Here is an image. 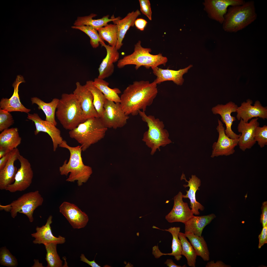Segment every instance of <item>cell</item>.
Listing matches in <instances>:
<instances>
[{"label": "cell", "mask_w": 267, "mask_h": 267, "mask_svg": "<svg viewBox=\"0 0 267 267\" xmlns=\"http://www.w3.org/2000/svg\"><path fill=\"white\" fill-rule=\"evenodd\" d=\"M158 93L157 84L154 81L134 82L124 90L120 97V105L127 115L135 116L139 111H145L153 103Z\"/></svg>", "instance_id": "1"}, {"label": "cell", "mask_w": 267, "mask_h": 267, "mask_svg": "<svg viewBox=\"0 0 267 267\" xmlns=\"http://www.w3.org/2000/svg\"><path fill=\"white\" fill-rule=\"evenodd\" d=\"M59 146L67 149L70 154L68 162L66 160L59 168L60 174L67 176L70 173L66 181L74 182L77 181L78 185L81 186L87 181L93 172L91 167L83 163L81 156V146H70L63 140Z\"/></svg>", "instance_id": "2"}, {"label": "cell", "mask_w": 267, "mask_h": 267, "mask_svg": "<svg viewBox=\"0 0 267 267\" xmlns=\"http://www.w3.org/2000/svg\"><path fill=\"white\" fill-rule=\"evenodd\" d=\"M257 18L253 1H245L241 5L230 6L224 16L223 28L226 32L235 33L245 28Z\"/></svg>", "instance_id": "3"}, {"label": "cell", "mask_w": 267, "mask_h": 267, "mask_svg": "<svg viewBox=\"0 0 267 267\" xmlns=\"http://www.w3.org/2000/svg\"><path fill=\"white\" fill-rule=\"evenodd\" d=\"M107 129L99 117H92L88 118L70 131L69 134L70 138L80 144L82 151H84L92 145L103 139Z\"/></svg>", "instance_id": "4"}, {"label": "cell", "mask_w": 267, "mask_h": 267, "mask_svg": "<svg viewBox=\"0 0 267 267\" xmlns=\"http://www.w3.org/2000/svg\"><path fill=\"white\" fill-rule=\"evenodd\" d=\"M55 113L63 128L69 131L85 120L79 102L73 93L62 94Z\"/></svg>", "instance_id": "5"}, {"label": "cell", "mask_w": 267, "mask_h": 267, "mask_svg": "<svg viewBox=\"0 0 267 267\" xmlns=\"http://www.w3.org/2000/svg\"><path fill=\"white\" fill-rule=\"evenodd\" d=\"M138 113L148 127L147 131L143 134L142 140L151 148V155H153L157 150L160 151V147H164L172 142L162 121L153 115H147L145 111H139Z\"/></svg>", "instance_id": "6"}, {"label": "cell", "mask_w": 267, "mask_h": 267, "mask_svg": "<svg viewBox=\"0 0 267 267\" xmlns=\"http://www.w3.org/2000/svg\"><path fill=\"white\" fill-rule=\"evenodd\" d=\"M151 51L150 48L142 46L141 41H139L134 45L133 52L118 60L117 66L121 68L127 65H134L135 69L137 70L142 66L149 69L161 65L165 66L167 58L160 53L152 54L150 53Z\"/></svg>", "instance_id": "7"}, {"label": "cell", "mask_w": 267, "mask_h": 267, "mask_svg": "<svg viewBox=\"0 0 267 267\" xmlns=\"http://www.w3.org/2000/svg\"><path fill=\"white\" fill-rule=\"evenodd\" d=\"M43 201L39 191L36 190L23 194L8 205H0V209L10 212L13 218L16 217L18 213L23 214L28 217L30 222H32L34 211L42 204Z\"/></svg>", "instance_id": "8"}, {"label": "cell", "mask_w": 267, "mask_h": 267, "mask_svg": "<svg viewBox=\"0 0 267 267\" xmlns=\"http://www.w3.org/2000/svg\"><path fill=\"white\" fill-rule=\"evenodd\" d=\"M99 118L105 127L115 129L124 126L129 117L123 110L120 103L106 99L102 115Z\"/></svg>", "instance_id": "9"}, {"label": "cell", "mask_w": 267, "mask_h": 267, "mask_svg": "<svg viewBox=\"0 0 267 267\" xmlns=\"http://www.w3.org/2000/svg\"><path fill=\"white\" fill-rule=\"evenodd\" d=\"M18 160L20 163V166L16 173L14 181L5 189L12 193L26 189L31 184L33 176V172L29 160L20 154Z\"/></svg>", "instance_id": "10"}, {"label": "cell", "mask_w": 267, "mask_h": 267, "mask_svg": "<svg viewBox=\"0 0 267 267\" xmlns=\"http://www.w3.org/2000/svg\"><path fill=\"white\" fill-rule=\"evenodd\" d=\"M218 125L216 129L219 134L217 141L214 143L211 157L220 156H228L233 154L234 149L238 145V138L232 139L226 134L225 128L221 121L218 119Z\"/></svg>", "instance_id": "11"}, {"label": "cell", "mask_w": 267, "mask_h": 267, "mask_svg": "<svg viewBox=\"0 0 267 267\" xmlns=\"http://www.w3.org/2000/svg\"><path fill=\"white\" fill-rule=\"evenodd\" d=\"M245 2L243 0H206L203 3L209 17L222 24L229 6L242 5Z\"/></svg>", "instance_id": "12"}, {"label": "cell", "mask_w": 267, "mask_h": 267, "mask_svg": "<svg viewBox=\"0 0 267 267\" xmlns=\"http://www.w3.org/2000/svg\"><path fill=\"white\" fill-rule=\"evenodd\" d=\"M59 209L74 229L84 228L89 221L88 215L74 204L64 201L60 206Z\"/></svg>", "instance_id": "13"}, {"label": "cell", "mask_w": 267, "mask_h": 267, "mask_svg": "<svg viewBox=\"0 0 267 267\" xmlns=\"http://www.w3.org/2000/svg\"><path fill=\"white\" fill-rule=\"evenodd\" d=\"M76 87L73 93L75 95L82 111L85 120L92 117H99L93 104V97L85 85L79 82L76 83Z\"/></svg>", "instance_id": "14"}, {"label": "cell", "mask_w": 267, "mask_h": 267, "mask_svg": "<svg viewBox=\"0 0 267 267\" xmlns=\"http://www.w3.org/2000/svg\"><path fill=\"white\" fill-rule=\"evenodd\" d=\"M27 118L34 123L36 127L34 131L35 135L43 132L47 133L50 136L52 141L53 150L55 151L63 140L60 130L49 122L42 119L37 113H28Z\"/></svg>", "instance_id": "15"}, {"label": "cell", "mask_w": 267, "mask_h": 267, "mask_svg": "<svg viewBox=\"0 0 267 267\" xmlns=\"http://www.w3.org/2000/svg\"><path fill=\"white\" fill-rule=\"evenodd\" d=\"M183 196L182 193L180 191L174 197L173 207L165 217L169 222H179L184 224L194 216L187 203L183 201Z\"/></svg>", "instance_id": "16"}, {"label": "cell", "mask_w": 267, "mask_h": 267, "mask_svg": "<svg viewBox=\"0 0 267 267\" xmlns=\"http://www.w3.org/2000/svg\"><path fill=\"white\" fill-rule=\"evenodd\" d=\"M258 118L252 119L248 122H245L241 119L238 124V131L241 133L238 138V145L242 151L251 149L255 144L254 138V133L256 127L259 126Z\"/></svg>", "instance_id": "17"}, {"label": "cell", "mask_w": 267, "mask_h": 267, "mask_svg": "<svg viewBox=\"0 0 267 267\" xmlns=\"http://www.w3.org/2000/svg\"><path fill=\"white\" fill-rule=\"evenodd\" d=\"M238 106L235 103L230 101L225 105L218 104L213 107L211 109L214 114H219L221 117V120L225 125V130L226 135L232 139L238 138L241 134H237L232 130L231 127L233 122L236 120L235 117L231 115L232 112H236Z\"/></svg>", "instance_id": "18"}, {"label": "cell", "mask_w": 267, "mask_h": 267, "mask_svg": "<svg viewBox=\"0 0 267 267\" xmlns=\"http://www.w3.org/2000/svg\"><path fill=\"white\" fill-rule=\"evenodd\" d=\"M252 101L249 99L238 107L236 111L238 120L242 119L247 123L253 118L259 117L264 120L267 118V107L263 106L258 100L255 101L253 106L252 105Z\"/></svg>", "instance_id": "19"}, {"label": "cell", "mask_w": 267, "mask_h": 267, "mask_svg": "<svg viewBox=\"0 0 267 267\" xmlns=\"http://www.w3.org/2000/svg\"><path fill=\"white\" fill-rule=\"evenodd\" d=\"M25 81L23 77L21 75L17 76L13 84L14 91L12 95L9 98H2L0 102V109L10 112L20 111L28 113L31 110L24 107L21 103L18 94L19 87L20 84Z\"/></svg>", "instance_id": "20"}, {"label": "cell", "mask_w": 267, "mask_h": 267, "mask_svg": "<svg viewBox=\"0 0 267 267\" xmlns=\"http://www.w3.org/2000/svg\"><path fill=\"white\" fill-rule=\"evenodd\" d=\"M52 216H50L45 225L40 227H37L36 232L31 234L32 237L35 238L33 241L34 244L45 245L51 243L57 244L65 243L66 239L64 237L60 235L56 237L52 234L50 226L52 223Z\"/></svg>", "instance_id": "21"}, {"label": "cell", "mask_w": 267, "mask_h": 267, "mask_svg": "<svg viewBox=\"0 0 267 267\" xmlns=\"http://www.w3.org/2000/svg\"><path fill=\"white\" fill-rule=\"evenodd\" d=\"M100 44L105 47L107 51L106 56L98 69L99 74L98 78L104 79L110 76L113 72L114 63L118 61L119 55L116 46L106 45L104 42H100Z\"/></svg>", "instance_id": "22"}, {"label": "cell", "mask_w": 267, "mask_h": 267, "mask_svg": "<svg viewBox=\"0 0 267 267\" xmlns=\"http://www.w3.org/2000/svg\"><path fill=\"white\" fill-rule=\"evenodd\" d=\"M20 155L16 148L10 152L8 160L4 167L0 170V189L5 190L9 185L13 183L18 170L14 165Z\"/></svg>", "instance_id": "23"}, {"label": "cell", "mask_w": 267, "mask_h": 267, "mask_svg": "<svg viewBox=\"0 0 267 267\" xmlns=\"http://www.w3.org/2000/svg\"><path fill=\"white\" fill-rule=\"evenodd\" d=\"M192 67L190 65L187 67L178 70H174L168 69H162L156 67H152L153 72L156 77L154 80L157 84L166 81H172L178 85H182L184 81L183 75L187 73L188 69Z\"/></svg>", "instance_id": "24"}, {"label": "cell", "mask_w": 267, "mask_h": 267, "mask_svg": "<svg viewBox=\"0 0 267 267\" xmlns=\"http://www.w3.org/2000/svg\"><path fill=\"white\" fill-rule=\"evenodd\" d=\"M181 177L188 183L187 185H184V187L185 188L189 187V190H186V195H183V198H188L190 200V207L193 214L199 215L200 214L199 210L203 211L204 209V206L197 201L196 197V193L197 191L199 190V188L201 184V181L195 175H192L191 178H189V181L186 180L183 174L182 175Z\"/></svg>", "instance_id": "25"}, {"label": "cell", "mask_w": 267, "mask_h": 267, "mask_svg": "<svg viewBox=\"0 0 267 267\" xmlns=\"http://www.w3.org/2000/svg\"><path fill=\"white\" fill-rule=\"evenodd\" d=\"M152 228L168 231L171 233L172 236V252L170 253H164L159 250L158 245H155L152 248V254L156 258H158L163 255H169L173 256L177 261H179L182 257L181 253L182 247L180 241L178 237V234L180 231V228L179 227H171L168 229H163L154 226Z\"/></svg>", "instance_id": "26"}, {"label": "cell", "mask_w": 267, "mask_h": 267, "mask_svg": "<svg viewBox=\"0 0 267 267\" xmlns=\"http://www.w3.org/2000/svg\"><path fill=\"white\" fill-rule=\"evenodd\" d=\"M141 15L140 11L137 9L135 11L129 12L123 18L121 19L118 17L112 22L116 25L117 29L118 41L116 47L117 50L123 45L122 41L125 35L130 28L133 27L137 18Z\"/></svg>", "instance_id": "27"}, {"label": "cell", "mask_w": 267, "mask_h": 267, "mask_svg": "<svg viewBox=\"0 0 267 267\" xmlns=\"http://www.w3.org/2000/svg\"><path fill=\"white\" fill-rule=\"evenodd\" d=\"M216 217L214 214L200 216H194L184 223L185 232L192 233L201 236L204 228Z\"/></svg>", "instance_id": "28"}, {"label": "cell", "mask_w": 267, "mask_h": 267, "mask_svg": "<svg viewBox=\"0 0 267 267\" xmlns=\"http://www.w3.org/2000/svg\"><path fill=\"white\" fill-rule=\"evenodd\" d=\"M21 139L18 128L6 129L0 134V148H3L11 151L17 148L21 143Z\"/></svg>", "instance_id": "29"}, {"label": "cell", "mask_w": 267, "mask_h": 267, "mask_svg": "<svg viewBox=\"0 0 267 267\" xmlns=\"http://www.w3.org/2000/svg\"><path fill=\"white\" fill-rule=\"evenodd\" d=\"M31 100L32 104H36L38 106V109L43 111L46 116V121L55 126L57 125V123L55 118V112L59 99L54 98L51 102L46 103L39 98L34 97L31 98Z\"/></svg>", "instance_id": "30"}, {"label": "cell", "mask_w": 267, "mask_h": 267, "mask_svg": "<svg viewBox=\"0 0 267 267\" xmlns=\"http://www.w3.org/2000/svg\"><path fill=\"white\" fill-rule=\"evenodd\" d=\"M184 233L189 240L197 256L201 257L204 261H209L210 253L206 243L203 236H197L189 232H185Z\"/></svg>", "instance_id": "31"}, {"label": "cell", "mask_w": 267, "mask_h": 267, "mask_svg": "<svg viewBox=\"0 0 267 267\" xmlns=\"http://www.w3.org/2000/svg\"><path fill=\"white\" fill-rule=\"evenodd\" d=\"M97 15L91 13L89 15L82 17H78L74 23V25H86L90 26L96 30L104 26L108 23L115 20V18L113 15L109 18V15L103 17L102 18L97 19H93V18Z\"/></svg>", "instance_id": "32"}, {"label": "cell", "mask_w": 267, "mask_h": 267, "mask_svg": "<svg viewBox=\"0 0 267 267\" xmlns=\"http://www.w3.org/2000/svg\"><path fill=\"white\" fill-rule=\"evenodd\" d=\"M93 83L102 93L107 99L115 103H120V98L118 94L120 93L121 91L119 89L110 88L108 86V82L104 79L98 77L93 81Z\"/></svg>", "instance_id": "33"}, {"label": "cell", "mask_w": 267, "mask_h": 267, "mask_svg": "<svg viewBox=\"0 0 267 267\" xmlns=\"http://www.w3.org/2000/svg\"><path fill=\"white\" fill-rule=\"evenodd\" d=\"M182 247V255L186 258L188 266L195 267L197 255L193 246L188 241L184 233L179 232L178 234Z\"/></svg>", "instance_id": "34"}, {"label": "cell", "mask_w": 267, "mask_h": 267, "mask_svg": "<svg viewBox=\"0 0 267 267\" xmlns=\"http://www.w3.org/2000/svg\"><path fill=\"white\" fill-rule=\"evenodd\" d=\"M85 85L92 94L94 106L100 117L102 115L106 99L101 91L93 85L92 81H87Z\"/></svg>", "instance_id": "35"}, {"label": "cell", "mask_w": 267, "mask_h": 267, "mask_svg": "<svg viewBox=\"0 0 267 267\" xmlns=\"http://www.w3.org/2000/svg\"><path fill=\"white\" fill-rule=\"evenodd\" d=\"M97 31L100 39L108 42L111 46H116L118 41V32L116 25L107 24L98 29Z\"/></svg>", "instance_id": "36"}, {"label": "cell", "mask_w": 267, "mask_h": 267, "mask_svg": "<svg viewBox=\"0 0 267 267\" xmlns=\"http://www.w3.org/2000/svg\"><path fill=\"white\" fill-rule=\"evenodd\" d=\"M57 244L51 243L44 245L46 253L45 259L47 267H61L63 261L60 259L57 250Z\"/></svg>", "instance_id": "37"}, {"label": "cell", "mask_w": 267, "mask_h": 267, "mask_svg": "<svg viewBox=\"0 0 267 267\" xmlns=\"http://www.w3.org/2000/svg\"><path fill=\"white\" fill-rule=\"evenodd\" d=\"M71 27L80 30L88 35L90 39V44L94 48L98 47L100 43L104 42L100 38L97 30L92 26L86 25H73Z\"/></svg>", "instance_id": "38"}, {"label": "cell", "mask_w": 267, "mask_h": 267, "mask_svg": "<svg viewBox=\"0 0 267 267\" xmlns=\"http://www.w3.org/2000/svg\"><path fill=\"white\" fill-rule=\"evenodd\" d=\"M0 263L3 266L16 267L18 265L17 260L5 247L1 248L0 251Z\"/></svg>", "instance_id": "39"}, {"label": "cell", "mask_w": 267, "mask_h": 267, "mask_svg": "<svg viewBox=\"0 0 267 267\" xmlns=\"http://www.w3.org/2000/svg\"><path fill=\"white\" fill-rule=\"evenodd\" d=\"M254 138L256 142L261 148L267 145V126L262 127L257 126L254 133Z\"/></svg>", "instance_id": "40"}, {"label": "cell", "mask_w": 267, "mask_h": 267, "mask_svg": "<svg viewBox=\"0 0 267 267\" xmlns=\"http://www.w3.org/2000/svg\"><path fill=\"white\" fill-rule=\"evenodd\" d=\"M14 123L13 116L10 112L0 109V131L8 128Z\"/></svg>", "instance_id": "41"}, {"label": "cell", "mask_w": 267, "mask_h": 267, "mask_svg": "<svg viewBox=\"0 0 267 267\" xmlns=\"http://www.w3.org/2000/svg\"><path fill=\"white\" fill-rule=\"evenodd\" d=\"M140 10L150 20L152 19V12L151 4L149 0H139Z\"/></svg>", "instance_id": "42"}, {"label": "cell", "mask_w": 267, "mask_h": 267, "mask_svg": "<svg viewBox=\"0 0 267 267\" xmlns=\"http://www.w3.org/2000/svg\"><path fill=\"white\" fill-rule=\"evenodd\" d=\"M258 238L259 239L258 248L260 249L264 244L267 243V225L263 227Z\"/></svg>", "instance_id": "43"}, {"label": "cell", "mask_w": 267, "mask_h": 267, "mask_svg": "<svg viewBox=\"0 0 267 267\" xmlns=\"http://www.w3.org/2000/svg\"><path fill=\"white\" fill-rule=\"evenodd\" d=\"M262 213L261 215L260 222L263 227L267 225V202H264L261 207Z\"/></svg>", "instance_id": "44"}, {"label": "cell", "mask_w": 267, "mask_h": 267, "mask_svg": "<svg viewBox=\"0 0 267 267\" xmlns=\"http://www.w3.org/2000/svg\"><path fill=\"white\" fill-rule=\"evenodd\" d=\"M147 23V21L142 18L136 19L135 21L134 25L136 27L141 31H143Z\"/></svg>", "instance_id": "45"}, {"label": "cell", "mask_w": 267, "mask_h": 267, "mask_svg": "<svg viewBox=\"0 0 267 267\" xmlns=\"http://www.w3.org/2000/svg\"><path fill=\"white\" fill-rule=\"evenodd\" d=\"M80 260L84 262L92 267H100L101 266L99 265L95 262L94 259L92 261H90L88 260L85 257L84 255L83 254H81L80 256Z\"/></svg>", "instance_id": "46"}, {"label": "cell", "mask_w": 267, "mask_h": 267, "mask_svg": "<svg viewBox=\"0 0 267 267\" xmlns=\"http://www.w3.org/2000/svg\"><path fill=\"white\" fill-rule=\"evenodd\" d=\"M228 266L221 261H217L215 263L214 261H211L208 262L205 266L206 267H224Z\"/></svg>", "instance_id": "47"}, {"label": "cell", "mask_w": 267, "mask_h": 267, "mask_svg": "<svg viewBox=\"0 0 267 267\" xmlns=\"http://www.w3.org/2000/svg\"><path fill=\"white\" fill-rule=\"evenodd\" d=\"M10 152L0 158V170L4 167L7 163L9 157Z\"/></svg>", "instance_id": "48"}, {"label": "cell", "mask_w": 267, "mask_h": 267, "mask_svg": "<svg viewBox=\"0 0 267 267\" xmlns=\"http://www.w3.org/2000/svg\"><path fill=\"white\" fill-rule=\"evenodd\" d=\"M164 263L167 266L169 267H186L185 265L182 266L180 265H178L175 263L173 260L171 259H167Z\"/></svg>", "instance_id": "49"}, {"label": "cell", "mask_w": 267, "mask_h": 267, "mask_svg": "<svg viewBox=\"0 0 267 267\" xmlns=\"http://www.w3.org/2000/svg\"><path fill=\"white\" fill-rule=\"evenodd\" d=\"M10 152V151L5 148H0V158Z\"/></svg>", "instance_id": "50"}]
</instances>
